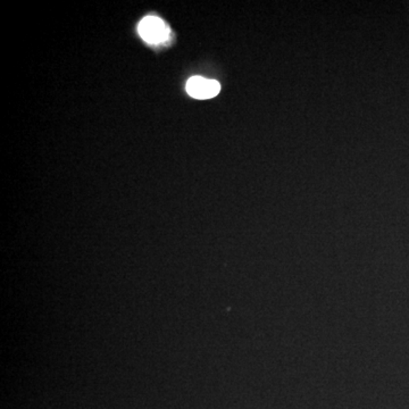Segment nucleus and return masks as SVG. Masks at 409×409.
Wrapping results in <instances>:
<instances>
[{
	"instance_id": "nucleus-1",
	"label": "nucleus",
	"mask_w": 409,
	"mask_h": 409,
	"mask_svg": "<svg viewBox=\"0 0 409 409\" xmlns=\"http://www.w3.org/2000/svg\"><path fill=\"white\" fill-rule=\"evenodd\" d=\"M143 40L149 43H162L169 40L171 30L163 20L156 16H147L138 28Z\"/></svg>"
},
{
	"instance_id": "nucleus-2",
	"label": "nucleus",
	"mask_w": 409,
	"mask_h": 409,
	"mask_svg": "<svg viewBox=\"0 0 409 409\" xmlns=\"http://www.w3.org/2000/svg\"><path fill=\"white\" fill-rule=\"evenodd\" d=\"M186 91L196 99H211L220 94V84L205 77H192L186 82Z\"/></svg>"
}]
</instances>
